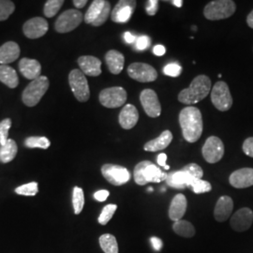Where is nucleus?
I'll list each match as a JSON object with an SVG mask.
<instances>
[{
  "label": "nucleus",
  "mask_w": 253,
  "mask_h": 253,
  "mask_svg": "<svg viewBox=\"0 0 253 253\" xmlns=\"http://www.w3.org/2000/svg\"><path fill=\"white\" fill-rule=\"evenodd\" d=\"M78 65L84 75L97 77L101 74V61L92 55H83L78 58Z\"/></svg>",
  "instance_id": "6ab92c4d"
},
{
  "label": "nucleus",
  "mask_w": 253,
  "mask_h": 253,
  "mask_svg": "<svg viewBox=\"0 0 253 253\" xmlns=\"http://www.w3.org/2000/svg\"><path fill=\"white\" fill-rule=\"evenodd\" d=\"M15 192L19 195L24 196H35L39 192V186L37 182H30L25 185H22L15 189Z\"/></svg>",
  "instance_id": "f704fd0d"
},
{
  "label": "nucleus",
  "mask_w": 253,
  "mask_h": 253,
  "mask_svg": "<svg viewBox=\"0 0 253 253\" xmlns=\"http://www.w3.org/2000/svg\"><path fill=\"white\" fill-rule=\"evenodd\" d=\"M83 19L84 16L78 9H68L56 19L54 28L58 33H68L79 27Z\"/></svg>",
  "instance_id": "1a4fd4ad"
},
{
  "label": "nucleus",
  "mask_w": 253,
  "mask_h": 253,
  "mask_svg": "<svg viewBox=\"0 0 253 253\" xmlns=\"http://www.w3.org/2000/svg\"><path fill=\"white\" fill-rule=\"evenodd\" d=\"M117 209H118L117 205H107L106 207H104L100 213V217L98 218L99 223L101 225H106L114 216V214L116 213Z\"/></svg>",
  "instance_id": "e433bc0d"
},
{
  "label": "nucleus",
  "mask_w": 253,
  "mask_h": 253,
  "mask_svg": "<svg viewBox=\"0 0 253 253\" xmlns=\"http://www.w3.org/2000/svg\"><path fill=\"white\" fill-rule=\"evenodd\" d=\"M128 76L141 83L154 82L158 77V73L153 67L146 63H132L127 68Z\"/></svg>",
  "instance_id": "ddd939ff"
},
{
  "label": "nucleus",
  "mask_w": 253,
  "mask_h": 253,
  "mask_svg": "<svg viewBox=\"0 0 253 253\" xmlns=\"http://www.w3.org/2000/svg\"><path fill=\"white\" fill-rule=\"evenodd\" d=\"M234 209V202L230 196H221L217 200L215 210H214V217L218 222H223L227 220L232 215Z\"/></svg>",
  "instance_id": "4be33fe9"
},
{
  "label": "nucleus",
  "mask_w": 253,
  "mask_h": 253,
  "mask_svg": "<svg viewBox=\"0 0 253 253\" xmlns=\"http://www.w3.org/2000/svg\"><path fill=\"white\" fill-rule=\"evenodd\" d=\"M100 245L104 253H118L117 238L113 235L105 234L100 237Z\"/></svg>",
  "instance_id": "7c9ffc66"
},
{
  "label": "nucleus",
  "mask_w": 253,
  "mask_h": 253,
  "mask_svg": "<svg viewBox=\"0 0 253 253\" xmlns=\"http://www.w3.org/2000/svg\"><path fill=\"white\" fill-rule=\"evenodd\" d=\"M242 149L247 156L253 158V137H250L245 140Z\"/></svg>",
  "instance_id": "c03bdc74"
},
{
  "label": "nucleus",
  "mask_w": 253,
  "mask_h": 253,
  "mask_svg": "<svg viewBox=\"0 0 253 253\" xmlns=\"http://www.w3.org/2000/svg\"><path fill=\"white\" fill-rule=\"evenodd\" d=\"M48 22L42 17L29 19L24 24L23 31L28 39H39L44 36L48 31Z\"/></svg>",
  "instance_id": "dca6fc26"
},
{
  "label": "nucleus",
  "mask_w": 253,
  "mask_h": 253,
  "mask_svg": "<svg viewBox=\"0 0 253 253\" xmlns=\"http://www.w3.org/2000/svg\"><path fill=\"white\" fill-rule=\"evenodd\" d=\"M211 91V80L207 75L195 77L189 88L183 89L178 95V100L188 105L198 103L208 97Z\"/></svg>",
  "instance_id": "f03ea898"
},
{
  "label": "nucleus",
  "mask_w": 253,
  "mask_h": 253,
  "mask_svg": "<svg viewBox=\"0 0 253 253\" xmlns=\"http://www.w3.org/2000/svg\"><path fill=\"white\" fill-rule=\"evenodd\" d=\"M109 195H110V192H109L108 190H101L95 192L94 198L97 200V201H99V202H104V201L107 200Z\"/></svg>",
  "instance_id": "a18cd8bd"
},
{
  "label": "nucleus",
  "mask_w": 253,
  "mask_h": 253,
  "mask_svg": "<svg viewBox=\"0 0 253 253\" xmlns=\"http://www.w3.org/2000/svg\"><path fill=\"white\" fill-rule=\"evenodd\" d=\"M0 82L9 88H15L19 84V78L14 69L8 65H0Z\"/></svg>",
  "instance_id": "cd10ccee"
},
{
  "label": "nucleus",
  "mask_w": 253,
  "mask_h": 253,
  "mask_svg": "<svg viewBox=\"0 0 253 253\" xmlns=\"http://www.w3.org/2000/svg\"><path fill=\"white\" fill-rule=\"evenodd\" d=\"M15 9V5L10 0H0V22L9 18Z\"/></svg>",
  "instance_id": "c9c22d12"
},
{
  "label": "nucleus",
  "mask_w": 253,
  "mask_h": 253,
  "mask_svg": "<svg viewBox=\"0 0 253 253\" xmlns=\"http://www.w3.org/2000/svg\"><path fill=\"white\" fill-rule=\"evenodd\" d=\"M150 241H151V244L153 246L154 250H155V251L160 252V251L162 250L163 245L162 239H160L159 237H155V236H153V237H151Z\"/></svg>",
  "instance_id": "49530a36"
},
{
  "label": "nucleus",
  "mask_w": 253,
  "mask_h": 253,
  "mask_svg": "<svg viewBox=\"0 0 253 253\" xmlns=\"http://www.w3.org/2000/svg\"><path fill=\"white\" fill-rule=\"evenodd\" d=\"M69 83L74 97L81 101L85 102L90 98V89L85 75L81 70H73L69 75Z\"/></svg>",
  "instance_id": "0eeeda50"
},
{
  "label": "nucleus",
  "mask_w": 253,
  "mask_h": 253,
  "mask_svg": "<svg viewBox=\"0 0 253 253\" xmlns=\"http://www.w3.org/2000/svg\"><path fill=\"white\" fill-rule=\"evenodd\" d=\"M49 84L50 83L46 76H40L33 80L23 92V102L28 107L36 106L48 90Z\"/></svg>",
  "instance_id": "20e7f679"
},
{
  "label": "nucleus",
  "mask_w": 253,
  "mask_h": 253,
  "mask_svg": "<svg viewBox=\"0 0 253 253\" xmlns=\"http://www.w3.org/2000/svg\"><path fill=\"white\" fill-rule=\"evenodd\" d=\"M202 152L208 163H217L224 155V145L218 137L211 136L207 139Z\"/></svg>",
  "instance_id": "f8f14e48"
},
{
  "label": "nucleus",
  "mask_w": 253,
  "mask_h": 253,
  "mask_svg": "<svg viewBox=\"0 0 253 253\" xmlns=\"http://www.w3.org/2000/svg\"><path fill=\"white\" fill-rule=\"evenodd\" d=\"M140 100L146 115L150 118H158L162 114V106L158 96L152 89H145L140 95Z\"/></svg>",
  "instance_id": "4468645a"
},
{
  "label": "nucleus",
  "mask_w": 253,
  "mask_h": 253,
  "mask_svg": "<svg viewBox=\"0 0 253 253\" xmlns=\"http://www.w3.org/2000/svg\"><path fill=\"white\" fill-rule=\"evenodd\" d=\"M133 176L136 184L144 186L148 183H160L166 180L167 173L151 162L144 161L136 165Z\"/></svg>",
  "instance_id": "7ed1b4c3"
},
{
  "label": "nucleus",
  "mask_w": 253,
  "mask_h": 253,
  "mask_svg": "<svg viewBox=\"0 0 253 253\" xmlns=\"http://www.w3.org/2000/svg\"><path fill=\"white\" fill-rule=\"evenodd\" d=\"M126 91L121 86H114L100 91V103L106 108L121 107L126 101Z\"/></svg>",
  "instance_id": "9d476101"
},
{
  "label": "nucleus",
  "mask_w": 253,
  "mask_h": 253,
  "mask_svg": "<svg viewBox=\"0 0 253 253\" xmlns=\"http://www.w3.org/2000/svg\"><path fill=\"white\" fill-rule=\"evenodd\" d=\"M18 152V146L14 140L9 139L5 145L0 146V162L9 163L12 162Z\"/></svg>",
  "instance_id": "c85d7f7f"
},
{
  "label": "nucleus",
  "mask_w": 253,
  "mask_h": 253,
  "mask_svg": "<svg viewBox=\"0 0 253 253\" xmlns=\"http://www.w3.org/2000/svg\"><path fill=\"white\" fill-rule=\"evenodd\" d=\"M20 47L14 42H7L0 47V64H6L14 62L20 56Z\"/></svg>",
  "instance_id": "393cba45"
},
{
  "label": "nucleus",
  "mask_w": 253,
  "mask_h": 253,
  "mask_svg": "<svg viewBox=\"0 0 253 253\" xmlns=\"http://www.w3.org/2000/svg\"><path fill=\"white\" fill-rule=\"evenodd\" d=\"M86 4H87V1H86V0H74V1H73V5H74L77 9H83Z\"/></svg>",
  "instance_id": "3c124183"
},
{
  "label": "nucleus",
  "mask_w": 253,
  "mask_h": 253,
  "mask_svg": "<svg viewBox=\"0 0 253 253\" xmlns=\"http://www.w3.org/2000/svg\"><path fill=\"white\" fill-rule=\"evenodd\" d=\"M73 205L74 213L79 215L84 206V190L79 187H75L73 192Z\"/></svg>",
  "instance_id": "473e14b6"
},
{
  "label": "nucleus",
  "mask_w": 253,
  "mask_h": 253,
  "mask_svg": "<svg viewBox=\"0 0 253 253\" xmlns=\"http://www.w3.org/2000/svg\"><path fill=\"white\" fill-rule=\"evenodd\" d=\"M11 124L10 118H6L0 122V145H5L8 142L9 130Z\"/></svg>",
  "instance_id": "58836bf2"
},
{
  "label": "nucleus",
  "mask_w": 253,
  "mask_h": 253,
  "mask_svg": "<svg viewBox=\"0 0 253 253\" xmlns=\"http://www.w3.org/2000/svg\"><path fill=\"white\" fill-rule=\"evenodd\" d=\"M172 140V132L170 130H164L158 138L147 142L144 145V149L148 152H157L167 148Z\"/></svg>",
  "instance_id": "a878e982"
},
{
  "label": "nucleus",
  "mask_w": 253,
  "mask_h": 253,
  "mask_svg": "<svg viewBox=\"0 0 253 253\" xmlns=\"http://www.w3.org/2000/svg\"><path fill=\"white\" fill-rule=\"evenodd\" d=\"M151 43V41H150V38L148 36H139L137 37L135 42V46L137 48V50L139 51H144L146 50Z\"/></svg>",
  "instance_id": "79ce46f5"
},
{
  "label": "nucleus",
  "mask_w": 253,
  "mask_h": 253,
  "mask_svg": "<svg viewBox=\"0 0 253 253\" xmlns=\"http://www.w3.org/2000/svg\"><path fill=\"white\" fill-rule=\"evenodd\" d=\"M166 161H167V155L166 154L162 153L158 156V163H159V165L162 166V167H164L165 170H169L170 166L166 165Z\"/></svg>",
  "instance_id": "de8ad7c7"
},
{
  "label": "nucleus",
  "mask_w": 253,
  "mask_h": 253,
  "mask_svg": "<svg viewBox=\"0 0 253 253\" xmlns=\"http://www.w3.org/2000/svg\"><path fill=\"white\" fill-rule=\"evenodd\" d=\"M182 133L184 139L189 143H195L203 133V118L199 109L188 106L183 109L179 114Z\"/></svg>",
  "instance_id": "f257e3e1"
},
{
  "label": "nucleus",
  "mask_w": 253,
  "mask_h": 253,
  "mask_svg": "<svg viewBox=\"0 0 253 253\" xmlns=\"http://www.w3.org/2000/svg\"><path fill=\"white\" fill-rule=\"evenodd\" d=\"M136 8V1L120 0L111 12V18L115 23L123 24L129 21Z\"/></svg>",
  "instance_id": "2eb2a0df"
},
{
  "label": "nucleus",
  "mask_w": 253,
  "mask_h": 253,
  "mask_svg": "<svg viewBox=\"0 0 253 253\" xmlns=\"http://www.w3.org/2000/svg\"><path fill=\"white\" fill-rule=\"evenodd\" d=\"M188 207V202L184 194L178 193L176 194L171 202L169 208V217L172 221H178L184 217Z\"/></svg>",
  "instance_id": "b1692460"
},
{
  "label": "nucleus",
  "mask_w": 253,
  "mask_h": 253,
  "mask_svg": "<svg viewBox=\"0 0 253 253\" xmlns=\"http://www.w3.org/2000/svg\"><path fill=\"white\" fill-rule=\"evenodd\" d=\"M25 145L28 148L48 149L51 145V142L48 138L43 137V136H32V137H28L26 139Z\"/></svg>",
  "instance_id": "2f4dec72"
},
{
  "label": "nucleus",
  "mask_w": 253,
  "mask_h": 253,
  "mask_svg": "<svg viewBox=\"0 0 253 253\" xmlns=\"http://www.w3.org/2000/svg\"><path fill=\"white\" fill-rule=\"evenodd\" d=\"M183 170L187 171L194 179H202L204 175V171L198 164L196 163H190L182 168Z\"/></svg>",
  "instance_id": "ea45409f"
},
{
  "label": "nucleus",
  "mask_w": 253,
  "mask_h": 253,
  "mask_svg": "<svg viewBox=\"0 0 253 253\" xmlns=\"http://www.w3.org/2000/svg\"><path fill=\"white\" fill-rule=\"evenodd\" d=\"M172 229L175 234L183 237L190 238L195 235V228L187 220H178L175 221L172 225Z\"/></svg>",
  "instance_id": "c756f323"
},
{
  "label": "nucleus",
  "mask_w": 253,
  "mask_h": 253,
  "mask_svg": "<svg viewBox=\"0 0 253 253\" xmlns=\"http://www.w3.org/2000/svg\"><path fill=\"white\" fill-rule=\"evenodd\" d=\"M247 24L248 26L253 29V9L250 12V14L247 17Z\"/></svg>",
  "instance_id": "603ef678"
},
{
  "label": "nucleus",
  "mask_w": 253,
  "mask_h": 253,
  "mask_svg": "<svg viewBox=\"0 0 253 253\" xmlns=\"http://www.w3.org/2000/svg\"><path fill=\"white\" fill-rule=\"evenodd\" d=\"M159 9V1L158 0H148L146 1L145 5V10L146 13L150 16H153Z\"/></svg>",
  "instance_id": "37998d69"
},
{
  "label": "nucleus",
  "mask_w": 253,
  "mask_h": 253,
  "mask_svg": "<svg viewBox=\"0 0 253 253\" xmlns=\"http://www.w3.org/2000/svg\"><path fill=\"white\" fill-rule=\"evenodd\" d=\"M124 41L126 42V43H129V44H131V43H133L134 42H136V39H137V37L134 36L133 34H131L130 32H126V33H124Z\"/></svg>",
  "instance_id": "8fccbe9b"
},
{
  "label": "nucleus",
  "mask_w": 253,
  "mask_h": 253,
  "mask_svg": "<svg viewBox=\"0 0 253 253\" xmlns=\"http://www.w3.org/2000/svg\"><path fill=\"white\" fill-rule=\"evenodd\" d=\"M103 177L114 186H122L130 179V172L120 165L107 163L101 167Z\"/></svg>",
  "instance_id": "9b49d317"
},
{
  "label": "nucleus",
  "mask_w": 253,
  "mask_h": 253,
  "mask_svg": "<svg viewBox=\"0 0 253 253\" xmlns=\"http://www.w3.org/2000/svg\"><path fill=\"white\" fill-rule=\"evenodd\" d=\"M230 184L235 189H246L253 186V168L236 170L229 177Z\"/></svg>",
  "instance_id": "a211bd4d"
},
{
  "label": "nucleus",
  "mask_w": 253,
  "mask_h": 253,
  "mask_svg": "<svg viewBox=\"0 0 253 253\" xmlns=\"http://www.w3.org/2000/svg\"><path fill=\"white\" fill-rule=\"evenodd\" d=\"M181 73H182V67L177 63L168 64L163 69V73L170 77H178Z\"/></svg>",
  "instance_id": "a19ab883"
},
{
  "label": "nucleus",
  "mask_w": 253,
  "mask_h": 253,
  "mask_svg": "<svg viewBox=\"0 0 253 253\" xmlns=\"http://www.w3.org/2000/svg\"><path fill=\"white\" fill-rule=\"evenodd\" d=\"M105 61L108 66L110 73L113 74H119L124 69L125 57L117 50H110L105 54Z\"/></svg>",
  "instance_id": "bb28decb"
},
{
  "label": "nucleus",
  "mask_w": 253,
  "mask_h": 253,
  "mask_svg": "<svg viewBox=\"0 0 253 253\" xmlns=\"http://www.w3.org/2000/svg\"><path fill=\"white\" fill-rule=\"evenodd\" d=\"M236 10V5L232 0H216L209 2L204 9L206 18L217 21L229 18Z\"/></svg>",
  "instance_id": "39448f33"
},
{
  "label": "nucleus",
  "mask_w": 253,
  "mask_h": 253,
  "mask_svg": "<svg viewBox=\"0 0 253 253\" xmlns=\"http://www.w3.org/2000/svg\"><path fill=\"white\" fill-rule=\"evenodd\" d=\"M211 100L218 111L226 112L231 109L233 105V98L225 82L219 81L215 84L211 90Z\"/></svg>",
  "instance_id": "6e6552de"
},
{
  "label": "nucleus",
  "mask_w": 253,
  "mask_h": 253,
  "mask_svg": "<svg viewBox=\"0 0 253 253\" xmlns=\"http://www.w3.org/2000/svg\"><path fill=\"white\" fill-rule=\"evenodd\" d=\"M194 193H206L212 190V186L208 181L202 180V179H195L190 186Z\"/></svg>",
  "instance_id": "4c0bfd02"
},
{
  "label": "nucleus",
  "mask_w": 253,
  "mask_h": 253,
  "mask_svg": "<svg viewBox=\"0 0 253 253\" xmlns=\"http://www.w3.org/2000/svg\"><path fill=\"white\" fill-rule=\"evenodd\" d=\"M148 190H149V191H153V189H152V188H149V189H148Z\"/></svg>",
  "instance_id": "5fc2aeb1"
},
{
  "label": "nucleus",
  "mask_w": 253,
  "mask_h": 253,
  "mask_svg": "<svg viewBox=\"0 0 253 253\" xmlns=\"http://www.w3.org/2000/svg\"><path fill=\"white\" fill-rule=\"evenodd\" d=\"M195 180L189 172L183 169L167 173L166 183L168 186L174 189H185L190 187V184Z\"/></svg>",
  "instance_id": "aec40b11"
},
{
  "label": "nucleus",
  "mask_w": 253,
  "mask_h": 253,
  "mask_svg": "<svg viewBox=\"0 0 253 253\" xmlns=\"http://www.w3.org/2000/svg\"><path fill=\"white\" fill-rule=\"evenodd\" d=\"M111 4L106 0H94L87 9L84 20L93 27L102 26L111 14Z\"/></svg>",
  "instance_id": "423d86ee"
},
{
  "label": "nucleus",
  "mask_w": 253,
  "mask_h": 253,
  "mask_svg": "<svg viewBox=\"0 0 253 253\" xmlns=\"http://www.w3.org/2000/svg\"><path fill=\"white\" fill-rule=\"evenodd\" d=\"M153 53L157 56H163L166 53V49L163 45H156L153 48Z\"/></svg>",
  "instance_id": "09e8293b"
},
{
  "label": "nucleus",
  "mask_w": 253,
  "mask_h": 253,
  "mask_svg": "<svg viewBox=\"0 0 253 253\" xmlns=\"http://www.w3.org/2000/svg\"><path fill=\"white\" fill-rule=\"evenodd\" d=\"M139 119V113L135 106L126 104L119 114V124L124 129H130L135 126Z\"/></svg>",
  "instance_id": "5701e85b"
},
{
  "label": "nucleus",
  "mask_w": 253,
  "mask_h": 253,
  "mask_svg": "<svg viewBox=\"0 0 253 253\" xmlns=\"http://www.w3.org/2000/svg\"><path fill=\"white\" fill-rule=\"evenodd\" d=\"M253 222L252 209L243 208L237 210L231 217V227L236 232H245L249 230Z\"/></svg>",
  "instance_id": "f3484780"
},
{
  "label": "nucleus",
  "mask_w": 253,
  "mask_h": 253,
  "mask_svg": "<svg viewBox=\"0 0 253 253\" xmlns=\"http://www.w3.org/2000/svg\"><path fill=\"white\" fill-rule=\"evenodd\" d=\"M63 0H48L44 5V15L47 18H52L63 6Z\"/></svg>",
  "instance_id": "72a5a7b5"
},
{
  "label": "nucleus",
  "mask_w": 253,
  "mask_h": 253,
  "mask_svg": "<svg viewBox=\"0 0 253 253\" xmlns=\"http://www.w3.org/2000/svg\"><path fill=\"white\" fill-rule=\"evenodd\" d=\"M19 70L25 78L32 81L42 76V65L36 59L22 58L19 62Z\"/></svg>",
  "instance_id": "412c9836"
},
{
  "label": "nucleus",
  "mask_w": 253,
  "mask_h": 253,
  "mask_svg": "<svg viewBox=\"0 0 253 253\" xmlns=\"http://www.w3.org/2000/svg\"><path fill=\"white\" fill-rule=\"evenodd\" d=\"M172 3L177 8H181L183 6V1L182 0H173V1H172Z\"/></svg>",
  "instance_id": "864d4df0"
}]
</instances>
